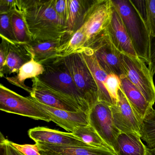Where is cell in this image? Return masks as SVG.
Returning a JSON list of instances; mask_svg holds the SVG:
<instances>
[{
  "mask_svg": "<svg viewBox=\"0 0 155 155\" xmlns=\"http://www.w3.org/2000/svg\"><path fill=\"white\" fill-rule=\"evenodd\" d=\"M15 10L22 14L32 41L66 42L74 34L57 15L55 0H17Z\"/></svg>",
  "mask_w": 155,
  "mask_h": 155,
  "instance_id": "6da1fadb",
  "label": "cell"
},
{
  "mask_svg": "<svg viewBox=\"0 0 155 155\" xmlns=\"http://www.w3.org/2000/svg\"><path fill=\"white\" fill-rule=\"evenodd\" d=\"M138 57L149 64L150 35L146 21L131 0H112Z\"/></svg>",
  "mask_w": 155,
  "mask_h": 155,
  "instance_id": "7a4b0ae2",
  "label": "cell"
},
{
  "mask_svg": "<svg viewBox=\"0 0 155 155\" xmlns=\"http://www.w3.org/2000/svg\"><path fill=\"white\" fill-rule=\"evenodd\" d=\"M45 71L38 77L41 82L76 102L88 114L90 109L76 86L64 58H57L42 64Z\"/></svg>",
  "mask_w": 155,
  "mask_h": 155,
  "instance_id": "3957f363",
  "label": "cell"
},
{
  "mask_svg": "<svg viewBox=\"0 0 155 155\" xmlns=\"http://www.w3.org/2000/svg\"><path fill=\"white\" fill-rule=\"evenodd\" d=\"M112 0H91L84 15L81 28L88 47L107 31L112 14Z\"/></svg>",
  "mask_w": 155,
  "mask_h": 155,
  "instance_id": "277c9868",
  "label": "cell"
},
{
  "mask_svg": "<svg viewBox=\"0 0 155 155\" xmlns=\"http://www.w3.org/2000/svg\"><path fill=\"white\" fill-rule=\"evenodd\" d=\"M68 70L90 110L99 101L98 90L94 78L81 53L64 58Z\"/></svg>",
  "mask_w": 155,
  "mask_h": 155,
  "instance_id": "5b68a950",
  "label": "cell"
},
{
  "mask_svg": "<svg viewBox=\"0 0 155 155\" xmlns=\"http://www.w3.org/2000/svg\"><path fill=\"white\" fill-rule=\"evenodd\" d=\"M0 110L2 111L46 122L51 121L48 114L38 107L28 97H24L0 85Z\"/></svg>",
  "mask_w": 155,
  "mask_h": 155,
  "instance_id": "8992f818",
  "label": "cell"
},
{
  "mask_svg": "<svg viewBox=\"0 0 155 155\" xmlns=\"http://www.w3.org/2000/svg\"><path fill=\"white\" fill-rule=\"evenodd\" d=\"M122 61L126 77L153 107L155 103V86L153 76L145 61L139 57L124 53H122Z\"/></svg>",
  "mask_w": 155,
  "mask_h": 155,
  "instance_id": "52a82bcc",
  "label": "cell"
},
{
  "mask_svg": "<svg viewBox=\"0 0 155 155\" xmlns=\"http://www.w3.org/2000/svg\"><path fill=\"white\" fill-rule=\"evenodd\" d=\"M110 107L106 102L98 101L89 112V122L116 154L117 140L121 132L114 124Z\"/></svg>",
  "mask_w": 155,
  "mask_h": 155,
  "instance_id": "ba28073f",
  "label": "cell"
},
{
  "mask_svg": "<svg viewBox=\"0 0 155 155\" xmlns=\"http://www.w3.org/2000/svg\"><path fill=\"white\" fill-rule=\"evenodd\" d=\"M87 48L93 50L99 64L108 74H116L120 78L126 76L122 53L114 46L107 31Z\"/></svg>",
  "mask_w": 155,
  "mask_h": 155,
  "instance_id": "9c48e42d",
  "label": "cell"
},
{
  "mask_svg": "<svg viewBox=\"0 0 155 155\" xmlns=\"http://www.w3.org/2000/svg\"><path fill=\"white\" fill-rule=\"evenodd\" d=\"M114 124L121 133L142 137V123L137 117L121 88L116 105L110 107Z\"/></svg>",
  "mask_w": 155,
  "mask_h": 155,
  "instance_id": "30bf717a",
  "label": "cell"
},
{
  "mask_svg": "<svg viewBox=\"0 0 155 155\" xmlns=\"http://www.w3.org/2000/svg\"><path fill=\"white\" fill-rule=\"evenodd\" d=\"M32 91L30 96L40 103L67 111L82 110L76 102L43 84L38 77L32 79Z\"/></svg>",
  "mask_w": 155,
  "mask_h": 155,
  "instance_id": "8fae6325",
  "label": "cell"
},
{
  "mask_svg": "<svg viewBox=\"0 0 155 155\" xmlns=\"http://www.w3.org/2000/svg\"><path fill=\"white\" fill-rule=\"evenodd\" d=\"M28 97L43 111L48 114L51 121L66 130L72 132L75 128L89 125L88 114L82 111H67L49 107L36 100L31 96Z\"/></svg>",
  "mask_w": 155,
  "mask_h": 155,
  "instance_id": "7c38bea8",
  "label": "cell"
},
{
  "mask_svg": "<svg viewBox=\"0 0 155 155\" xmlns=\"http://www.w3.org/2000/svg\"><path fill=\"white\" fill-rule=\"evenodd\" d=\"M28 134L35 142H43L56 146L91 147L75 137L71 132H62L45 127L30 129Z\"/></svg>",
  "mask_w": 155,
  "mask_h": 155,
  "instance_id": "4fadbf2b",
  "label": "cell"
},
{
  "mask_svg": "<svg viewBox=\"0 0 155 155\" xmlns=\"http://www.w3.org/2000/svg\"><path fill=\"white\" fill-rule=\"evenodd\" d=\"M107 32L112 43L119 51L132 57H137L120 15L113 5Z\"/></svg>",
  "mask_w": 155,
  "mask_h": 155,
  "instance_id": "5bb4252c",
  "label": "cell"
},
{
  "mask_svg": "<svg viewBox=\"0 0 155 155\" xmlns=\"http://www.w3.org/2000/svg\"><path fill=\"white\" fill-rule=\"evenodd\" d=\"M81 54L97 83L98 90L99 101H103L112 106L113 101L105 87L108 74L99 64L92 49L86 47Z\"/></svg>",
  "mask_w": 155,
  "mask_h": 155,
  "instance_id": "9a60e30c",
  "label": "cell"
},
{
  "mask_svg": "<svg viewBox=\"0 0 155 155\" xmlns=\"http://www.w3.org/2000/svg\"><path fill=\"white\" fill-rule=\"evenodd\" d=\"M120 88L134 110L137 117L142 124L143 120L150 107L149 104L140 91L126 76L120 78Z\"/></svg>",
  "mask_w": 155,
  "mask_h": 155,
  "instance_id": "2e32d148",
  "label": "cell"
},
{
  "mask_svg": "<svg viewBox=\"0 0 155 155\" xmlns=\"http://www.w3.org/2000/svg\"><path fill=\"white\" fill-rule=\"evenodd\" d=\"M41 155H117L113 152L93 147L56 146L37 142Z\"/></svg>",
  "mask_w": 155,
  "mask_h": 155,
  "instance_id": "e0dca14e",
  "label": "cell"
},
{
  "mask_svg": "<svg viewBox=\"0 0 155 155\" xmlns=\"http://www.w3.org/2000/svg\"><path fill=\"white\" fill-rule=\"evenodd\" d=\"M7 40L9 46L5 73L6 75L18 73L21 68L31 60L32 56L29 50L28 43Z\"/></svg>",
  "mask_w": 155,
  "mask_h": 155,
  "instance_id": "ac0fdd59",
  "label": "cell"
},
{
  "mask_svg": "<svg viewBox=\"0 0 155 155\" xmlns=\"http://www.w3.org/2000/svg\"><path fill=\"white\" fill-rule=\"evenodd\" d=\"M117 155H149L148 148L141 138L133 134L120 133L117 140Z\"/></svg>",
  "mask_w": 155,
  "mask_h": 155,
  "instance_id": "d6986e66",
  "label": "cell"
},
{
  "mask_svg": "<svg viewBox=\"0 0 155 155\" xmlns=\"http://www.w3.org/2000/svg\"><path fill=\"white\" fill-rule=\"evenodd\" d=\"M45 71L42 64L37 62L33 58L21 68L16 76L7 77L6 79L11 84L18 86L31 94L32 88L27 86L25 81L28 79L34 78L43 74Z\"/></svg>",
  "mask_w": 155,
  "mask_h": 155,
  "instance_id": "ffe728a7",
  "label": "cell"
},
{
  "mask_svg": "<svg viewBox=\"0 0 155 155\" xmlns=\"http://www.w3.org/2000/svg\"><path fill=\"white\" fill-rule=\"evenodd\" d=\"M65 42L58 41H34L28 43L32 58L42 64L57 58L58 48Z\"/></svg>",
  "mask_w": 155,
  "mask_h": 155,
  "instance_id": "44dd1931",
  "label": "cell"
},
{
  "mask_svg": "<svg viewBox=\"0 0 155 155\" xmlns=\"http://www.w3.org/2000/svg\"><path fill=\"white\" fill-rule=\"evenodd\" d=\"M86 37L84 31L80 28L57 51V58H64L81 53L86 48Z\"/></svg>",
  "mask_w": 155,
  "mask_h": 155,
  "instance_id": "7402d4cb",
  "label": "cell"
},
{
  "mask_svg": "<svg viewBox=\"0 0 155 155\" xmlns=\"http://www.w3.org/2000/svg\"><path fill=\"white\" fill-rule=\"evenodd\" d=\"M71 133L91 147L106 150L117 155L114 150L101 137L94 128L90 125L78 127Z\"/></svg>",
  "mask_w": 155,
  "mask_h": 155,
  "instance_id": "603a6c76",
  "label": "cell"
},
{
  "mask_svg": "<svg viewBox=\"0 0 155 155\" xmlns=\"http://www.w3.org/2000/svg\"><path fill=\"white\" fill-rule=\"evenodd\" d=\"M68 1L69 11L67 26L71 31L74 33L82 25L90 1L68 0Z\"/></svg>",
  "mask_w": 155,
  "mask_h": 155,
  "instance_id": "cb8c5ba5",
  "label": "cell"
},
{
  "mask_svg": "<svg viewBox=\"0 0 155 155\" xmlns=\"http://www.w3.org/2000/svg\"><path fill=\"white\" fill-rule=\"evenodd\" d=\"M11 21L13 33L17 41L23 43L31 42L32 37L21 13L18 11H14L12 15Z\"/></svg>",
  "mask_w": 155,
  "mask_h": 155,
  "instance_id": "d4e9b609",
  "label": "cell"
},
{
  "mask_svg": "<svg viewBox=\"0 0 155 155\" xmlns=\"http://www.w3.org/2000/svg\"><path fill=\"white\" fill-rule=\"evenodd\" d=\"M149 149L155 148V109L149 110L142 124V137Z\"/></svg>",
  "mask_w": 155,
  "mask_h": 155,
  "instance_id": "484cf974",
  "label": "cell"
},
{
  "mask_svg": "<svg viewBox=\"0 0 155 155\" xmlns=\"http://www.w3.org/2000/svg\"><path fill=\"white\" fill-rule=\"evenodd\" d=\"M14 11L0 13V34L9 40L17 41L12 24V15Z\"/></svg>",
  "mask_w": 155,
  "mask_h": 155,
  "instance_id": "4316f807",
  "label": "cell"
},
{
  "mask_svg": "<svg viewBox=\"0 0 155 155\" xmlns=\"http://www.w3.org/2000/svg\"><path fill=\"white\" fill-rule=\"evenodd\" d=\"M105 87L112 99L113 105H117L118 93L120 88V78L116 74H108L105 83Z\"/></svg>",
  "mask_w": 155,
  "mask_h": 155,
  "instance_id": "83f0119b",
  "label": "cell"
},
{
  "mask_svg": "<svg viewBox=\"0 0 155 155\" xmlns=\"http://www.w3.org/2000/svg\"><path fill=\"white\" fill-rule=\"evenodd\" d=\"M145 7V21L150 37H155V0H146Z\"/></svg>",
  "mask_w": 155,
  "mask_h": 155,
  "instance_id": "f1b7e54d",
  "label": "cell"
},
{
  "mask_svg": "<svg viewBox=\"0 0 155 155\" xmlns=\"http://www.w3.org/2000/svg\"><path fill=\"white\" fill-rule=\"evenodd\" d=\"M55 9L59 18L67 26L69 11L68 0H55Z\"/></svg>",
  "mask_w": 155,
  "mask_h": 155,
  "instance_id": "f546056e",
  "label": "cell"
},
{
  "mask_svg": "<svg viewBox=\"0 0 155 155\" xmlns=\"http://www.w3.org/2000/svg\"><path fill=\"white\" fill-rule=\"evenodd\" d=\"M2 42L0 46V76L5 77L6 60L8 50V42L6 38L1 36Z\"/></svg>",
  "mask_w": 155,
  "mask_h": 155,
  "instance_id": "4dcf8cb0",
  "label": "cell"
},
{
  "mask_svg": "<svg viewBox=\"0 0 155 155\" xmlns=\"http://www.w3.org/2000/svg\"><path fill=\"white\" fill-rule=\"evenodd\" d=\"M11 145L16 149L25 155H41L37 144L20 145L9 141Z\"/></svg>",
  "mask_w": 155,
  "mask_h": 155,
  "instance_id": "1f68e13d",
  "label": "cell"
},
{
  "mask_svg": "<svg viewBox=\"0 0 155 155\" xmlns=\"http://www.w3.org/2000/svg\"><path fill=\"white\" fill-rule=\"evenodd\" d=\"M10 140L5 138L1 133L0 142V155H25L12 147Z\"/></svg>",
  "mask_w": 155,
  "mask_h": 155,
  "instance_id": "d6a6232c",
  "label": "cell"
},
{
  "mask_svg": "<svg viewBox=\"0 0 155 155\" xmlns=\"http://www.w3.org/2000/svg\"><path fill=\"white\" fill-rule=\"evenodd\" d=\"M149 69L152 76L155 74V37H150V62Z\"/></svg>",
  "mask_w": 155,
  "mask_h": 155,
  "instance_id": "836d02e7",
  "label": "cell"
},
{
  "mask_svg": "<svg viewBox=\"0 0 155 155\" xmlns=\"http://www.w3.org/2000/svg\"><path fill=\"white\" fill-rule=\"evenodd\" d=\"M148 153L149 155H155V148L153 149L148 148Z\"/></svg>",
  "mask_w": 155,
  "mask_h": 155,
  "instance_id": "e575fe53",
  "label": "cell"
}]
</instances>
